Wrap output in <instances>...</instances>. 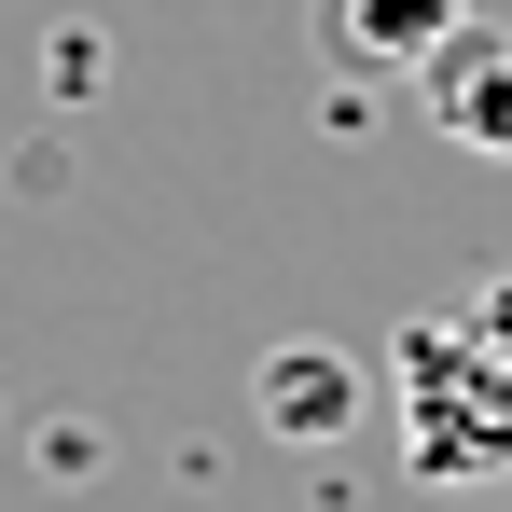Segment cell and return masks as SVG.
Returning a JSON list of instances; mask_svg holds the SVG:
<instances>
[{"instance_id": "cell-1", "label": "cell", "mask_w": 512, "mask_h": 512, "mask_svg": "<svg viewBox=\"0 0 512 512\" xmlns=\"http://www.w3.org/2000/svg\"><path fill=\"white\" fill-rule=\"evenodd\" d=\"M388 416L416 485H512V277H471L388 333Z\"/></svg>"}, {"instance_id": "cell-2", "label": "cell", "mask_w": 512, "mask_h": 512, "mask_svg": "<svg viewBox=\"0 0 512 512\" xmlns=\"http://www.w3.org/2000/svg\"><path fill=\"white\" fill-rule=\"evenodd\" d=\"M416 111L457 139V153L512 167V28H485V14H471V28H457V42L416 70Z\"/></svg>"}, {"instance_id": "cell-3", "label": "cell", "mask_w": 512, "mask_h": 512, "mask_svg": "<svg viewBox=\"0 0 512 512\" xmlns=\"http://www.w3.org/2000/svg\"><path fill=\"white\" fill-rule=\"evenodd\" d=\"M457 28H471V0H319V56L346 84H416Z\"/></svg>"}, {"instance_id": "cell-4", "label": "cell", "mask_w": 512, "mask_h": 512, "mask_svg": "<svg viewBox=\"0 0 512 512\" xmlns=\"http://www.w3.org/2000/svg\"><path fill=\"white\" fill-rule=\"evenodd\" d=\"M250 402H263L277 443H333V429L360 416V360H333V346H277V360L250 374Z\"/></svg>"}]
</instances>
